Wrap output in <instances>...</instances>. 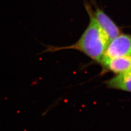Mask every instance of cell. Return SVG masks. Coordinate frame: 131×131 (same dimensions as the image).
Instances as JSON below:
<instances>
[{"label": "cell", "instance_id": "obj_3", "mask_svg": "<svg viewBox=\"0 0 131 131\" xmlns=\"http://www.w3.org/2000/svg\"><path fill=\"white\" fill-rule=\"evenodd\" d=\"M92 14L96 22L109 42L120 35V28L103 10L96 6L95 10H92Z\"/></svg>", "mask_w": 131, "mask_h": 131}, {"label": "cell", "instance_id": "obj_1", "mask_svg": "<svg viewBox=\"0 0 131 131\" xmlns=\"http://www.w3.org/2000/svg\"><path fill=\"white\" fill-rule=\"evenodd\" d=\"M85 7L89 15V24L79 39L72 45L62 47L40 43V44L45 49L38 55L64 50H75L83 53L100 64L109 41L94 18L92 9L88 4L85 5Z\"/></svg>", "mask_w": 131, "mask_h": 131}, {"label": "cell", "instance_id": "obj_2", "mask_svg": "<svg viewBox=\"0 0 131 131\" xmlns=\"http://www.w3.org/2000/svg\"><path fill=\"white\" fill-rule=\"evenodd\" d=\"M131 54V34L121 33L108 43L102 59Z\"/></svg>", "mask_w": 131, "mask_h": 131}, {"label": "cell", "instance_id": "obj_6", "mask_svg": "<svg viewBox=\"0 0 131 131\" xmlns=\"http://www.w3.org/2000/svg\"><path fill=\"white\" fill-rule=\"evenodd\" d=\"M130 71V72H131V70H130V71Z\"/></svg>", "mask_w": 131, "mask_h": 131}, {"label": "cell", "instance_id": "obj_4", "mask_svg": "<svg viewBox=\"0 0 131 131\" xmlns=\"http://www.w3.org/2000/svg\"><path fill=\"white\" fill-rule=\"evenodd\" d=\"M100 64L103 70L116 75L129 72L131 69V54L110 59H102Z\"/></svg>", "mask_w": 131, "mask_h": 131}, {"label": "cell", "instance_id": "obj_5", "mask_svg": "<svg viewBox=\"0 0 131 131\" xmlns=\"http://www.w3.org/2000/svg\"><path fill=\"white\" fill-rule=\"evenodd\" d=\"M108 88L131 92V72L116 75L106 82Z\"/></svg>", "mask_w": 131, "mask_h": 131}]
</instances>
